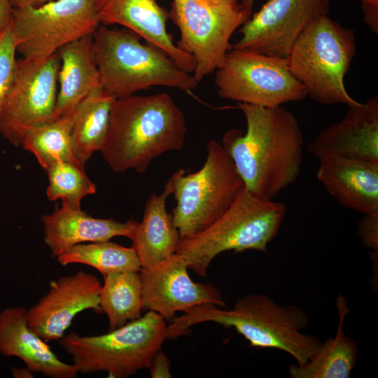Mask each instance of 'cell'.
Returning a JSON list of instances; mask_svg holds the SVG:
<instances>
[{"label": "cell", "mask_w": 378, "mask_h": 378, "mask_svg": "<svg viewBox=\"0 0 378 378\" xmlns=\"http://www.w3.org/2000/svg\"><path fill=\"white\" fill-rule=\"evenodd\" d=\"M355 52L354 31L328 15H321L307 25L294 43L288 65L313 100L351 107L359 102L349 94L344 81Z\"/></svg>", "instance_id": "8992f818"}, {"label": "cell", "mask_w": 378, "mask_h": 378, "mask_svg": "<svg viewBox=\"0 0 378 378\" xmlns=\"http://www.w3.org/2000/svg\"><path fill=\"white\" fill-rule=\"evenodd\" d=\"M200 169L172 175L176 204L171 213L181 239L202 231L233 204L244 190V181L222 144L211 139Z\"/></svg>", "instance_id": "ba28073f"}, {"label": "cell", "mask_w": 378, "mask_h": 378, "mask_svg": "<svg viewBox=\"0 0 378 378\" xmlns=\"http://www.w3.org/2000/svg\"><path fill=\"white\" fill-rule=\"evenodd\" d=\"M249 1H252V2H254V1H255V0H249Z\"/></svg>", "instance_id": "8d00e7d4"}, {"label": "cell", "mask_w": 378, "mask_h": 378, "mask_svg": "<svg viewBox=\"0 0 378 378\" xmlns=\"http://www.w3.org/2000/svg\"><path fill=\"white\" fill-rule=\"evenodd\" d=\"M186 121L170 94L115 99L101 150L115 173H145L153 160L185 144Z\"/></svg>", "instance_id": "7a4b0ae2"}, {"label": "cell", "mask_w": 378, "mask_h": 378, "mask_svg": "<svg viewBox=\"0 0 378 378\" xmlns=\"http://www.w3.org/2000/svg\"><path fill=\"white\" fill-rule=\"evenodd\" d=\"M11 373H12L13 377L15 378H33L34 377V376L33 375L34 372L31 371L27 367L23 368L12 367Z\"/></svg>", "instance_id": "e575fe53"}, {"label": "cell", "mask_w": 378, "mask_h": 378, "mask_svg": "<svg viewBox=\"0 0 378 378\" xmlns=\"http://www.w3.org/2000/svg\"><path fill=\"white\" fill-rule=\"evenodd\" d=\"M74 110L33 127L22 139L21 146L34 155L45 170L59 162H72L80 165L72 149Z\"/></svg>", "instance_id": "484cf974"}, {"label": "cell", "mask_w": 378, "mask_h": 378, "mask_svg": "<svg viewBox=\"0 0 378 378\" xmlns=\"http://www.w3.org/2000/svg\"><path fill=\"white\" fill-rule=\"evenodd\" d=\"M330 0H267L239 29L241 36L230 49L287 58L307 25L328 15Z\"/></svg>", "instance_id": "4fadbf2b"}, {"label": "cell", "mask_w": 378, "mask_h": 378, "mask_svg": "<svg viewBox=\"0 0 378 378\" xmlns=\"http://www.w3.org/2000/svg\"><path fill=\"white\" fill-rule=\"evenodd\" d=\"M101 24H118L167 55L183 71L193 73L192 57L182 51L167 32L169 11L157 0H93Z\"/></svg>", "instance_id": "2e32d148"}, {"label": "cell", "mask_w": 378, "mask_h": 378, "mask_svg": "<svg viewBox=\"0 0 378 378\" xmlns=\"http://www.w3.org/2000/svg\"><path fill=\"white\" fill-rule=\"evenodd\" d=\"M245 133L232 129L221 144L242 178L245 189L273 200L298 178L304 136L294 114L282 106L267 108L239 103Z\"/></svg>", "instance_id": "6da1fadb"}, {"label": "cell", "mask_w": 378, "mask_h": 378, "mask_svg": "<svg viewBox=\"0 0 378 378\" xmlns=\"http://www.w3.org/2000/svg\"><path fill=\"white\" fill-rule=\"evenodd\" d=\"M93 0H55L38 7L13 8L10 27L16 52L44 59L68 43L94 33L100 25Z\"/></svg>", "instance_id": "8fae6325"}, {"label": "cell", "mask_w": 378, "mask_h": 378, "mask_svg": "<svg viewBox=\"0 0 378 378\" xmlns=\"http://www.w3.org/2000/svg\"><path fill=\"white\" fill-rule=\"evenodd\" d=\"M204 322L233 328L251 347L281 350L299 365L304 364L322 344L317 337L302 332L309 318L302 308L279 304L260 293L239 298L230 309L210 304L193 307L172 320L165 337L174 340L189 334L192 326Z\"/></svg>", "instance_id": "3957f363"}, {"label": "cell", "mask_w": 378, "mask_h": 378, "mask_svg": "<svg viewBox=\"0 0 378 378\" xmlns=\"http://www.w3.org/2000/svg\"><path fill=\"white\" fill-rule=\"evenodd\" d=\"M1 30H2V29L0 28V32H1Z\"/></svg>", "instance_id": "74e56055"}, {"label": "cell", "mask_w": 378, "mask_h": 378, "mask_svg": "<svg viewBox=\"0 0 378 378\" xmlns=\"http://www.w3.org/2000/svg\"><path fill=\"white\" fill-rule=\"evenodd\" d=\"M41 221L43 240L53 258L80 244L105 241L115 237L131 239L138 223L134 220L122 223L112 218H94L80 207H72L64 202L51 214L43 215Z\"/></svg>", "instance_id": "ac0fdd59"}, {"label": "cell", "mask_w": 378, "mask_h": 378, "mask_svg": "<svg viewBox=\"0 0 378 378\" xmlns=\"http://www.w3.org/2000/svg\"><path fill=\"white\" fill-rule=\"evenodd\" d=\"M103 278L99 306L102 313L107 316L108 330L140 318L143 302L139 272H110L103 275Z\"/></svg>", "instance_id": "d4e9b609"}, {"label": "cell", "mask_w": 378, "mask_h": 378, "mask_svg": "<svg viewBox=\"0 0 378 378\" xmlns=\"http://www.w3.org/2000/svg\"><path fill=\"white\" fill-rule=\"evenodd\" d=\"M102 88L115 99L154 86L190 92L198 85L164 52L132 31L100 24L92 35Z\"/></svg>", "instance_id": "277c9868"}, {"label": "cell", "mask_w": 378, "mask_h": 378, "mask_svg": "<svg viewBox=\"0 0 378 378\" xmlns=\"http://www.w3.org/2000/svg\"><path fill=\"white\" fill-rule=\"evenodd\" d=\"M56 258L62 266L75 263L86 265L99 271L102 276L114 272H139L141 269L132 246L125 247L110 240L75 245Z\"/></svg>", "instance_id": "4316f807"}, {"label": "cell", "mask_w": 378, "mask_h": 378, "mask_svg": "<svg viewBox=\"0 0 378 378\" xmlns=\"http://www.w3.org/2000/svg\"><path fill=\"white\" fill-rule=\"evenodd\" d=\"M173 192L172 176L160 195L152 194L145 204L144 216L131 239L141 268H149L176 253L180 235L166 202Z\"/></svg>", "instance_id": "7402d4cb"}, {"label": "cell", "mask_w": 378, "mask_h": 378, "mask_svg": "<svg viewBox=\"0 0 378 378\" xmlns=\"http://www.w3.org/2000/svg\"><path fill=\"white\" fill-rule=\"evenodd\" d=\"M318 160L333 156L378 162V97L349 107L344 117L321 131L309 143Z\"/></svg>", "instance_id": "e0dca14e"}, {"label": "cell", "mask_w": 378, "mask_h": 378, "mask_svg": "<svg viewBox=\"0 0 378 378\" xmlns=\"http://www.w3.org/2000/svg\"><path fill=\"white\" fill-rule=\"evenodd\" d=\"M16 53L9 23L0 32V118L13 83Z\"/></svg>", "instance_id": "f1b7e54d"}, {"label": "cell", "mask_w": 378, "mask_h": 378, "mask_svg": "<svg viewBox=\"0 0 378 378\" xmlns=\"http://www.w3.org/2000/svg\"><path fill=\"white\" fill-rule=\"evenodd\" d=\"M152 378H171L170 361L167 354L160 349L152 358L149 366Z\"/></svg>", "instance_id": "4dcf8cb0"}, {"label": "cell", "mask_w": 378, "mask_h": 378, "mask_svg": "<svg viewBox=\"0 0 378 378\" xmlns=\"http://www.w3.org/2000/svg\"><path fill=\"white\" fill-rule=\"evenodd\" d=\"M363 21L371 31L378 34V0H360Z\"/></svg>", "instance_id": "1f68e13d"}, {"label": "cell", "mask_w": 378, "mask_h": 378, "mask_svg": "<svg viewBox=\"0 0 378 378\" xmlns=\"http://www.w3.org/2000/svg\"><path fill=\"white\" fill-rule=\"evenodd\" d=\"M316 178L344 207L378 214V162L333 156L319 160Z\"/></svg>", "instance_id": "d6986e66"}, {"label": "cell", "mask_w": 378, "mask_h": 378, "mask_svg": "<svg viewBox=\"0 0 378 378\" xmlns=\"http://www.w3.org/2000/svg\"><path fill=\"white\" fill-rule=\"evenodd\" d=\"M339 315L337 331L333 337L327 339L314 355L303 365H290L291 378H348L358 356L356 342L345 335L343 323L349 308L344 296L336 300Z\"/></svg>", "instance_id": "603a6c76"}, {"label": "cell", "mask_w": 378, "mask_h": 378, "mask_svg": "<svg viewBox=\"0 0 378 378\" xmlns=\"http://www.w3.org/2000/svg\"><path fill=\"white\" fill-rule=\"evenodd\" d=\"M218 95L225 99L272 108L307 97L291 74L287 58L231 49L215 71Z\"/></svg>", "instance_id": "30bf717a"}, {"label": "cell", "mask_w": 378, "mask_h": 378, "mask_svg": "<svg viewBox=\"0 0 378 378\" xmlns=\"http://www.w3.org/2000/svg\"><path fill=\"white\" fill-rule=\"evenodd\" d=\"M101 287L97 276L83 270L51 281L48 292L27 309L29 327L46 342H58L79 313H102Z\"/></svg>", "instance_id": "9a60e30c"}, {"label": "cell", "mask_w": 378, "mask_h": 378, "mask_svg": "<svg viewBox=\"0 0 378 378\" xmlns=\"http://www.w3.org/2000/svg\"><path fill=\"white\" fill-rule=\"evenodd\" d=\"M358 234L361 241L373 253H378V214H363L358 223Z\"/></svg>", "instance_id": "f546056e"}, {"label": "cell", "mask_w": 378, "mask_h": 378, "mask_svg": "<svg viewBox=\"0 0 378 378\" xmlns=\"http://www.w3.org/2000/svg\"><path fill=\"white\" fill-rule=\"evenodd\" d=\"M46 171L48 178L46 195L50 201L61 200L72 207L79 208L83 197L96 192V186L83 167L75 162H59Z\"/></svg>", "instance_id": "83f0119b"}, {"label": "cell", "mask_w": 378, "mask_h": 378, "mask_svg": "<svg viewBox=\"0 0 378 378\" xmlns=\"http://www.w3.org/2000/svg\"><path fill=\"white\" fill-rule=\"evenodd\" d=\"M59 64L57 52L44 59H17L0 118V134L13 146L21 145L33 127L52 120Z\"/></svg>", "instance_id": "7c38bea8"}, {"label": "cell", "mask_w": 378, "mask_h": 378, "mask_svg": "<svg viewBox=\"0 0 378 378\" xmlns=\"http://www.w3.org/2000/svg\"><path fill=\"white\" fill-rule=\"evenodd\" d=\"M115 99L102 88L87 96L75 108L71 129L75 158L84 167L96 151H101L108 130Z\"/></svg>", "instance_id": "cb8c5ba5"}, {"label": "cell", "mask_w": 378, "mask_h": 378, "mask_svg": "<svg viewBox=\"0 0 378 378\" xmlns=\"http://www.w3.org/2000/svg\"><path fill=\"white\" fill-rule=\"evenodd\" d=\"M188 265L178 254L149 268H141L143 310L153 311L165 321L177 312H186L202 304L226 307L221 292L209 283H196L190 277Z\"/></svg>", "instance_id": "5bb4252c"}, {"label": "cell", "mask_w": 378, "mask_h": 378, "mask_svg": "<svg viewBox=\"0 0 378 378\" xmlns=\"http://www.w3.org/2000/svg\"><path fill=\"white\" fill-rule=\"evenodd\" d=\"M13 8L9 0H0V28L3 29L10 22Z\"/></svg>", "instance_id": "d6a6232c"}, {"label": "cell", "mask_w": 378, "mask_h": 378, "mask_svg": "<svg viewBox=\"0 0 378 378\" xmlns=\"http://www.w3.org/2000/svg\"><path fill=\"white\" fill-rule=\"evenodd\" d=\"M0 354L20 358L34 373L50 378H75L78 372L63 362L29 326L27 309L6 307L0 312Z\"/></svg>", "instance_id": "ffe728a7"}, {"label": "cell", "mask_w": 378, "mask_h": 378, "mask_svg": "<svg viewBox=\"0 0 378 378\" xmlns=\"http://www.w3.org/2000/svg\"><path fill=\"white\" fill-rule=\"evenodd\" d=\"M216 2H223V3H230V4H237L241 2L242 0H209Z\"/></svg>", "instance_id": "d590c367"}, {"label": "cell", "mask_w": 378, "mask_h": 378, "mask_svg": "<svg viewBox=\"0 0 378 378\" xmlns=\"http://www.w3.org/2000/svg\"><path fill=\"white\" fill-rule=\"evenodd\" d=\"M169 17L180 31L176 46L195 60L197 83L221 64L234 32L251 16L253 2L230 4L209 0H171Z\"/></svg>", "instance_id": "9c48e42d"}, {"label": "cell", "mask_w": 378, "mask_h": 378, "mask_svg": "<svg viewBox=\"0 0 378 378\" xmlns=\"http://www.w3.org/2000/svg\"><path fill=\"white\" fill-rule=\"evenodd\" d=\"M286 214L284 203L261 197L244 188L209 227L180 239L176 253L185 260L190 270L205 276L212 260L221 253L266 252L277 236Z\"/></svg>", "instance_id": "5b68a950"}, {"label": "cell", "mask_w": 378, "mask_h": 378, "mask_svg": "<svg viewBox=\"0 0 378 378\" xmlns=\"http://www.w3.org/2000/svg\"><path fill=\"white\" fill-rule=\"evenodd\" d=\"M55 0H9L12 8L38 7Z\"/></svg>", "instance_id": "836d02e7"}, {"label": "cell", "mask_w": 378, "mask_h": 378, "mask_svg": "<svg viewBox=\"0 0 378 378\" xmlns=\"http://www.w3.org/2000/svg\"><path fill=\"white\" fill-rule=\"evenodd\" d=\"M92 35L71 41L57 52L60 64L52 119L71 113L87 96L102 88Z\"/></svg>", "instance_id": "44dd1931"}, {"label": "cell", "mask_w": 378, "mask_h": 378, "mask_svg": "<svg viewBox=\"0 0 378 378\" xmlns=\"http://www.w3.org/2000/svg\"><path fill=\"white\" fill-rule=\"evenodd\" d=\"M167 327L160 315L148 311L107 333L80 335L71 332L58 342L71 356L78 373L106 372L108 377L127 378L148 368L166 340Z\"/></svg>", "instance_id": "52a82bcc"}]
</instances>
